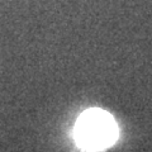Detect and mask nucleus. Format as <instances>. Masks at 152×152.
Returning <instances> with one entry per match:
<instances>
[{
    "label": "nucleus",
    "mask_w": 152,
    "mask_h": 152,
    "mask_svg": "<svg viewBox=\"0 0 152 152\" xmlns=\"http://www.w3.org/2000/svg\"><path fill=\"white\" fill-rule=\"evenodd\" d=\"M75 140L84 151H100L118 138V127L110 114L100 109H89L79 117L74 129Z\"/></svg>",
    "instance_id": "nucleus-1"
}]
</instances>
